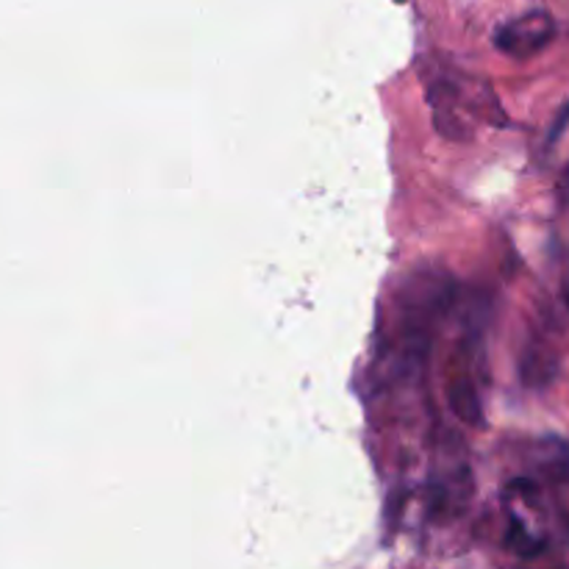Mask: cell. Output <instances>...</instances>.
<instances>
[{"label":"cell","instance_id":"6da1fadb","mask_svg":"<svg viewBox=\"0 0 569 569\" xmlns=\"http://www.w3.org/2000/svg\"><path fill=\"white\" fill-rule=\"evenodd\" d=\"M453 303V281L445 272L420 270L406 278L395 303V359L398 367H422L433 333Z\"/></svg>","mask_w":569,"mask_h":569},{"label":"cell","instance_id":"7a4b0ae2","mask_svg":"<svg viewBox=\"0 0 569 569\" xmlns=\"http://www.w3.org/2000/svg\"><path fill=\"white\" fill-rule=\"evenodd\" d=\"M556 39V20L548 11H526L495 31V48L509 59H533Z\"/></svg>","mask_w":569,"mask_h":569},{"label":"cell","instance_id":"3957f363","mask_svg":"<svg viewBox=\"0 0 569 569\" xmlns=\"http://www.w3.org/2000/svg\"><path fill=\"white\" fill-rule=\"evenodd\" d=\"M448 400L450 406H453L456 417H461V420L470 422V426H478V422H481V392H478L476 381H472L470 376V367L467 365L453 370V376H450Z\"/></svg>","mask_w":569,"mask_h":569},{"label":"cell","instance_id":"277c9868","mask_svg":"<svg viewBox=\"0 0 569 569\" xmlns=\"http://www.w3.org/2000/svg\"><path fill=\"white\" fill-rule=\"evenodd\" d=\"M565 300H567V306H569V272H567V278H565Z\"/></svg>","mask_w":569,"mask_h":569}]
</instances>
